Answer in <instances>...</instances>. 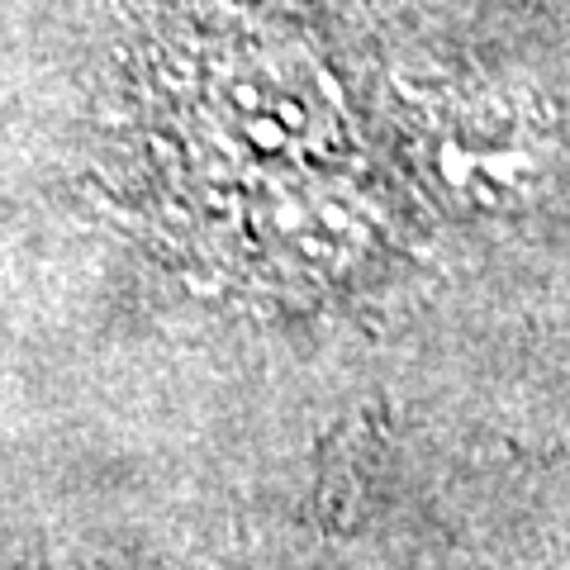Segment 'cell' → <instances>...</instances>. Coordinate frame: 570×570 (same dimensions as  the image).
<instances>
[{"instance_id": "obj_1", "label": "cell", "mask_w": 570, "mask_h": 570, "mask_svg": "<svg viewBox=\"0 0 570 570\" xmlns=\"http://www.w3.org/2000/svg\"><path fill=\"white\" fill-rule=\"evenodd\" d=\"M557 119L509 81H456L419 105L414 157L433 190L466 214L532 205L557 171Z\"/></svg>"}]
</instances>
